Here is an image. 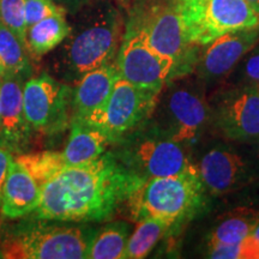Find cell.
Instances as JSON below:
<instances>
[{
    "instance_id": "cell-1",
    "label": "cell",
    "mask_w": 259,
    "mask_h": 259,
    "mask_svg": "<svg viewBox=\"0 0 259 259\" xmlns=\"http://www.w3.org/2000/svg\"><path fill=\"white\" fill-rule=\"evenodd\" d=\"M145 181L112 153L65 166L42 186L32 219L61 222L108 220Z\"/></svg>"
},
{
    "instance_id": "cell-2",
    "label": "cell",
    "mask_w": 259,
    "mask_h": 259,
    "mask_svg": "<svg viewBox=\"0 0 259 259\" xmlns=\"http://www.w3.org/2000/svg\"><path fill=\"white\" fill-rule=\"evenodd\" d=\"M124 21L112 4H102L92 10L77 29L71 28L64 52L66 74L80 78L102 65L116 59L122 37Z\"/></svg>"
},
{
    "instance_id": "cell-3",
    "label": "cell",
    "mask_w": 259,
    "mask_h": 259,
    "mask_svg": "<svg viewBox=\"0 0 259 259\" xmlns=\"http://www.w3.org/2000/svg\"><path fill=\"white\" fill-rule=\"evenodd\" d=\"M19 222L0 245L3 258L83 259L95 232L85 227L56 226L42 220Z\"/></svg>"
},
{
    "instance_id": "cell-4",
    "label": "cell",
    "mask_w": 259,
    "mask_h": 259,
    "mask_svg": "<svg viewBox=\"0 0 259 259\" xmlns=\"http://www.w3.org/2000/svg\"><path fill=\"white\" fill-rule=\"evenodd\" d=\"M187 41L204 47L229 31L259 28V8L247 0H173Z\"/></svg>"
},
{
    "instance_id": "cell-5",
    "label": "cell",
    "mask_w": 259,
    "mask_h": 259,
    "mask_svg": "<svg viewBox=\"0 0 259 259\" xmlns=\"http://www.w3.org/2000/svg\"><path fill=\"white\" fill-rule=\"evenodd\" d=\"M203 187L198 169L150 178L135 191L127 204L136 222L151 218L173 226L197 206Z\"/></svg>"
},
{
    "instance_id": "cell-6",
    "label": "cell",
    "mask_w": 259,
    "mask_h": 259,
    "mask_svg": "<svg viewBox=\"0 0 259 259\" xmlns=\"http://www.w3.org/2000/svg\"><path fill=\"white\" fill-rule=\"evenodd\" d=\"M128 25L141 29L148 42L161 56L173 63V76L190 70L194 61V50L185 36L173 0H160L138 12Z\"/></svg>"
},
{
    "instance_id": "cell-7",
    "label": "cell",
    "mask_w": 259,
    "mask_h": 259,
    "mask_svg": "<svg viewBox=\"0 0 259 259\" xmlns=\"http://www.w3.org/2000/svg\"><path fill=\"white\" fill-rule=\"evenodd\" d=\"M158 95L151 90L138 88L119 76L105 105L79 120L102 130L114 141L153 114Z\"/></svg>"
},
{
    "instance_id": "cell-8",
    "label": "cell",
    "mask_w": 259,
    "mask_h": 259,
    "mask_svg": "<svg viewBox=\"0 0 259 259\" xmlns=\"http://www.w3.org/2000/svg\"><path fill=\"white\" fill-rule=\"evenodd\" d=\"M72 95L69 85L58 82L48 73L28 79L23 85V108L31 128L53 135L67 127L72 119Z\"/></svg>"
},
{
    "instance_id": "cell-9",
    "label": "cell",
    "mask_w": 259,
    "mask_h": 259,
    "mask_svg": "<svg viewBox=\"0 0 259 259\" xmlns=\"http://www.w3.org/2000/svg\"><path fill=\"white\" fill-rule=\"evenodd\" d=\"M119 76L138 88L160 94L173 76V63L148 42L141 29L128 25L116 54Z\"/></svg>"
},
{
    "instance_id": "cell-10",
    "label": "cell",
    "mask_w": 259,
    "mask_h": 259,
    "mask_svg": "<svg viewBox=\"0 0 259 259\" xmlns=\"http://www.w3.org/2000/svg\"><path fill=\"white\" fill-rule=\"evenodd\" d=\"M216 120L227 137L240 142L259 139V88L242 85L226 93L216 108Z\"/></svg>"
},
{
    "instance_id": "cell-11",
    "label": "cell",
    "mask_w": 259,
    "mask_h": 259,
    "mask_svg": "<svg viewBox=\"0 0 259 259\" xmlns=\"http://www.w3.org/2000/svg\"><path fill=\"white\" fill-rule=\"evenodd\" d=\"M127 166L143 179L169 177L198 169L181 147L170 138H147L135 145Z\"/></svg>"
},
{
    "instance_id": "cell-12",
    "label": "cell",
    "mask_w": 259,
    "mask_h": 259,
    "mask_svg": "<svg viewBox=\"0 0 259 259\" xmlns=\"http://www.w3.org/2000/svg\"><path fill=\"white\" fill-rule=\"evenodd\" d=\"M258 42L259 28L239 29L218 37L204 46L198 61L200 76L211 82L225 78Z\"/></svg>"
},
{
    "instance_id": "cell-13",
    "label": "cell",
    "mask_w": 259,
    "mask_h": 259,
    "mask_svg": "<svg viewBox=\"0 0 259 259\" xmlns=\"http://www.w3.org/2000/svg\"><path fill=\"white\" fill-rule=\"evenodd\" d=\"M22 82V77L5 76L0 83V143L16 154L25 150L32 132L24 114Z\"/></svg>"
},
{
    "instance_id": "cell-14",
    "label": "cell",
    "mask_w": 259,
    "mask_h": 259,
    "mask_svg": "<svg viewBox=\"0 0 259 259\" xmlns=\"http://www.w3.org/2000/svg\"><path fill=\"white\" fill-rule=\"evenodd\" d=\"M208 120V107L187 88L171 90L166 103V134L178 143L192 142Z\"/></svg>"
},
{
    "instance_id": "cell-15",
    "label": "cell",
    "mask_w": 259,
    "mask_h": 259,
    "mask_svg": "<svg viewBox=\"0 0 259 259\" xmlns=\"http://www.w3.org/2000/svg\"><path fill=\"white\" fill-rule=\"evenodd\" d=\"M42 187L25 168L12 158L3 189L2 213L9 219L31 215L40 205Z\"/></svg>"
},
{
    "instance_id": "cell-16",
    "label": "cell",
    "mask_w": 259,
    "mask_h": 259,
    "mask_svg": "<svg viewBox=\"0 0 259 259\" xmlns=\"http://www.w3.org/2000/svg\"><path fill=\"white\" fill-rule=\"evenodd\" d=\"M119 78L116 64L109 63L84 73L72 95V118L82 119L105 105Z\"/></svg>"
},
{
    "instance_id": "cell-17",
    "label": "cell",
    "mask_w": 259,
    "mask_h": 259,
    "mask_svg": "<svg viewBox=\"0 0 259 259\" xmlns=\"http://www.w3.org/2000/svg\"><path fill=\"white\" fill-rule=\"evenodd\" d=\"M199 177L212 193H225L244 179L246 167L242 158L225 149H212L200 161Z\"/></svg>"
},
{
    "instance_id": "cell-18",
    "label": "cell",
    "mask_w": 259,
    "mask_h": 259,
    "mask_svg": "<svg viewBox=\"0 0 259 259\" xmlns=\"http://www.w3.org/2000/svg\"><path fill=\"white\" fill-rule=\"evenodd\" d=\"M112 142L106 132L79 119H71V132L63 154L66 166L84 163L106 153Z\"/></svg>"
},
{
    "instance_id": "cell-19",
    "label": "cell",
    "mask_w": 259,
    "mask_h": 259,
    "mask_svg": "<svg viewBox=\"0 0 259 259\" xmlns=\"http://www.w3.org/2000/svg\"><path fill=\"white\" fill-rule=\"evenodd\" d=\"M70 31L71 27L66 21V11L61 10L27 29V50L36 57L45 56L66 40Z\"/></svg>"
},
{
    "instance_id": "cell-20",
    "label": "cell",
    "mask_w": 259,
    "mask_h": 259,
    "mask_svg": "<svg viewBox=\"0 0 259 259\" xmlns=\"http://www.w3.org/2000/svg\"><path fill=\"white\" fill-rule=\"evenodd\" d=\"M131 226L125 221H116L95 233L90 242L87 258L90 259H122L125 258L126 246Z\"/></svg>"
},
{
    "instance_id": "cell-21",
    "label": "cell",
    "mask_w": 259,
    "mask_h": 259,
    "mask_svg": "<svg viewBox=\"0 0 259 259\" xmlns=\"http://www.w3.org/2000/svg\"><path fill=\"white\" fill-rule=\"evenodd\" d=\"M259 221V211L240 208L229 212L216 226L209 244H241Z\"/></svg>"
},
{
    "instance_id": "cell-22",
    "label": "cell",
    "mask_w": 259,
    "mask_h": 259,
    "mask_svg": "<svg viewBox=\"0 0 259 259\" xmlns=\"http://www.w3.org/2000/svg\"><path fill=\"white\" fill-rule=\"evenodd\" d=\"M170 226V223L158 219L139 220L135 232L131 233L128 238L125 258L141 259L147 257Z\"/></svg>"
},
{
    "instance_id": "cell-23",
    "label": "cell",
    "mask_w": 259,
    "mask_h": 259,
    "mask_svg": "<svg viewBox=\"0 0 259 259\" xmlns=\"http://www.w3.org/2000/svg\"><path fill=\"white\" fill-rule=\"evenodd\" d=\"M27 47L10 29L0 22V65L6 76L24 78L30 73Z\"/></svg>"
},
{
    "instance_id": "cell-24",
    "label": "cell",
    "mask_w": 259,
    "mask_h": 259,
    "mask_svg": "<svg viewBox=\"0 0 259 259\" xmlns=\"http://www.w3.org/2000/svg\"><path fill=\"white\" fill-rule=\"evenodd\" d=\"M19 164H22L29 174L37 181L41 187L56 176L65 164L63 154L57 151H42L35 154H21L15 158Z\"/></svg>"
},
{
    "instance_id": "cell-25",
    "label": "cell",
    "mask_w": 259,
    "mask_h": 259,
    "mask_svg": "<svg viewBox=\"0 0 259 259\" xmlns=\"http://www.w3.org/2000/svg\"><path fill=\"white\" fill-rule=\"evenodd\" d=\"M0 22L25 44L27 21L24 0H0Z\"/></svg>"
},
{
    "instance_id": "cell-26",
    "label": "cell",
    "mask_w": 259,
    "mask_h": 259,
    "mask_svg": "<svg viewBox=\"0 0 259 259\" xmlns=\"http://www.w3.org/2000/svg\"><path fill=\"white\" fill-rule=\"evenodd\" d=\"M24 4L27 29L30 25L40 22L41 19L50 17L61 10H65L61 6L57 5L53 0H24Z\"/></svg>"
},
{
    "instance_id": "cell-27",
    "label": "cell",
    "mask_w": 259,
    "mask_h": 259,
    "mask_svg": "<svg viewBox=\"0 0 259 259\" xmlns=\"http://www.w3.org/2000/svg\"><path fill=\"white\" fill-rule=\"evenodd\" d=\"M209 257L213 259H242L241 244H209Z\"/></svg>"
},
{
    "instance_id": "cell-28",
    "label": "cell",
    "mask_w": 259,
    "mask_h": 259,
    "mask_svg": "<svg viewBox=\"0 0 259 259\" xmlns=\"http://www.w3.org/2000/svg\"><path fill=\"white\" fill-rule=\"evenodd\" d=\"M244 77L246 85H253L259 88V50L252 52L246 58L244 64Z\"/></svg>"
},
{
    "instance_id": "cell-29",
    "label": "cell",
    "mask_w": 259,
    "mask_h": 259,
    "mask_svg": "<svg viewBox=\"0 0 259 259\" xmlns=\"http://www.w3.org/2000/svg\"><path fill=\"white\" fill-rule=\"evenodd\" d=\"M242 259H259V221L251 234L241 242Z\"/></svg>"
},
{
    "instance_id": "cell-30",
    "label": "cell",
    "mask_w": 259,
    "mask_h": 259,
    "mask_svg": "<svg viewBox=\"0 0 259 259\" xmlns=\"http://www.w3.org/2000/svg\"><path fill=\"white\" fill-rule=\"evenodd\" d=\"M11 161H12L11 151L0 143V210H2L3 189H4L6 174H8L10 162Z\"/></svg>"
},
{
    "instance_id": "cell-31",
    "label": "cell",
    "mask_w": 259,
    "mask_h": 259,
    "mask_svg": "<svg viewBox=\"0 0 259 259\" xmlns=\"http://www.w3.org/2000/svg\"><path fill=\"white\" fill-rule=\"evenodd\" d=\"M57 5L61 6V8L67 11H77V10L82 8L87 3V0H53Z\"/></svg>"
},
{
    "instance_id": "cell-32",
    "label": "cell",
    "mask_w": 259,
    "mask_h": 259,
    "mask_svg": "<svg viewBox=\"0 0 259 259\" xmlns=\"http://www.w3.org/2000/svg\"><path fill=\"white\" fill-rule=\"evenodd\" d=\"M5 76H6V73H5L4 67H3L2 65H0V82H2V80L5 78Z\"/></svg>"
},
{
    "instance_id": "cell-33",
    "label": "cell",
    "mask_w": 259,
    "mask_h": 259,
    "mask_svg": "<svg viewBox=\"0 0 259 259\" xmlns=\"http://www.w3.org/2000/svg\"><path fill=\"white\" fill-rule=\"evenodd\" d=\"M113 2H116V3H120V4L127 5V4H130V2H131V0H113Z\"/></svg>"
},
{
    "instance_id": "cell-34",
    "label": "cell",
    "mask_w": 259,
    "mask_h": 259,
    "mask_svg": "<svg viewBox=\"0 0 259 259\" xmlns=\"http://www.w3.org/2000/svg\"><path fill=\"white\" fill-rule=\"evenodd\" d=\"M247 2L250 3V4L254 5V6H258V8H259V0H247Z\"/></svg>"
},
{
    "instance_id": "cell-35",
    "label": "cell",
    "mask_w": 259,
    "mask_h": 259,
    "mask_svg": "<svg viewBox=\"0 0 259 259\" xmlns=\"http://www.w3.org/2000/svg\"><path fill=\"white\" fill-rule=\"evenodd\" d=\"M0 258H3V253H2V248H0Z\"/></svg>"
}]
</instances>
